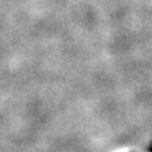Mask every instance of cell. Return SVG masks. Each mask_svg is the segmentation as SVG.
<instances>
[{
    "label": "cell",
    "mask_w": 152,
    "mask_h": 152,
    "mask_svg": "<svg viewBox=\"0 0 152 152\" xmlns=\"http://www.w3.org/2000/svg\"><path fill=\"white\" fill-rule=\"evenodd\" d=\"M148 152H152V146H151V147L148 148Z\"/></svg>",
    "instance_id": "obj_1"
}]
</instances>
